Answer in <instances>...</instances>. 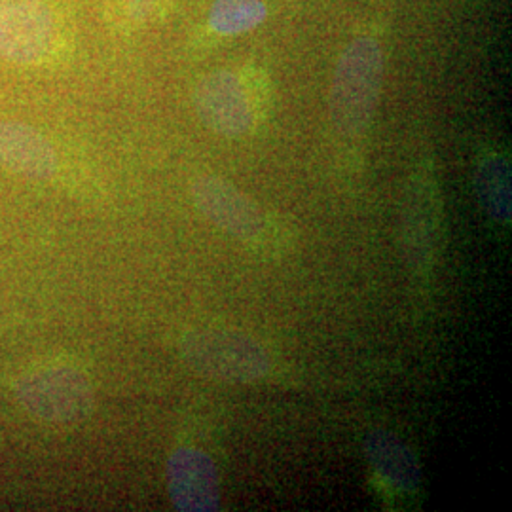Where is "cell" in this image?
Masks as SVG:
<instances>
[{"label":"cell","instance_id":"12","mask_svg":"<svg viewBox=\"0 0 512 512\" xmlns=\"http://www.w3.org/2000/svg\"><path fill=\"white\" fill-rule=\"evenodd\" d=\"M268 16L262 0H215L209 12V25L219 35H239L255 29Z\"/></svg>","mask_w":512,"mask_h":512},{"label":"cell","instance_id":"11","mask_svg":"<svg viewBox=\"0 0 512 512\" xmlns=\"http://www.w3.org/2000/svg\"><path fill=\"white\" fill-rule=\"evenodd\" d=\"M476 196L490 219L509 226L512 220L511 167L509 162L492 154L476 167Z\"/></svg>","mask_w":512,"mask_h":512},{"label":"cell","instance_id":"1","mask_svg":"<svg viewBox=\"0 0 512 512\" xmlns=\"http://www.w3.org/2000/svg\"><path fill=\"white\" fill-rule=\"evenodd\" d=\"M67 50V29L50 0H0V61L46 67Z\"/></svg>","mask_w":512,"mask_h":512},{"label":"cell","instance_id":"3","mask_svg":"<svg viewBox=\"0 0 512 512\" xmlns=\"http://www.w3.org/2000/svg\"><path fill=\"white\" fill-rule=\"evenodd\" d=\"M179 353L194 372L228 384H255L272 370L268 351L238 330H190L179 342Z\"/></svg>","mask_w":512,"mask_h":512},{"label":"cell","instance_id":"2","mask_svg":"<svg viewBox=\"0 0 512 512\" xmlns=\"http://www.w3.org/2000/svg\"><path fill=\"white\" fill-rule=\"evenodd\" d=\"M384 76V55L374 38H355L342 52L330 88V118L338 131H365L378 103Z\"/></svg>","mask_w":512,"mask_h":512},{"label":"cell","instance_id":"9","mask_svg":"<svg viewBox=\"0 0 512 512\" xmlns=\"http://www.w3.org/2000/svg\"><path fill=\"white\" fill-rule=\"evenodd\" d=\"M0 167L29 181H50L59 171V154L37 128L4 120L0 122Z\"/></svg>","mask_w":512,"mask_h":512},{"label":"cell","instance_id":"10","mask_svg":"<svg viewBox=\"0 0 512 512\" xmlns=\"http://www.w3.org/2000/svg\"><path fill=\"white\" fill-rule=\"evenodd\" d=\"M365 454L374 473L401 494H412L421 482L420 463L403 440L391 431L376 429L365 439Z\"/></svg>","mask_w":512,"mask_h":512},{"label":"cell","instance_id":"4","mask_svg":"<svg viewBox=\"0 0 512 512\" xmlns=\"http://www.w3.org/2000/svg\"><path fill=\"white\" fill-rule=\"evenodd\" d=\"M18 401L31 416L48 423H76L93 408V387L88 376L73 365L31 368L16 385Z\"/></svg>","mask_w":512,"mask_h":512},{"label":"cell","instance_id":"6","mask_svg":"<svg viewBox=\"0 0 512 512\" xmlns=\"http://www.w3.org/2000/svg\"><path fill=\"white\" fill-rule=\"evenodd\" d=\"M442 207L433 179L423 175L408 190L403 213V245L406 262L416 277L431 274L439 255Z\"/></svg>","mask_w":512,"mask_h":512},{"label":"cell","instance_id":"5","mask_svg":"<svg viewBox=\"0 0 512 512\" xmlns=\"http://www.w3.org/2000/svg\"><path fill=\"white\" fill-rule=\"evenodd\" d=\"M203 124L222 137H243L255 128L258 105L247 82L230 71L207 74L194 92Z\"/></svg>","mask_w":512,"mask_h":512},{"label":"cell","instance_id":"7","mask_svg":"<svg viewBox=\"0 0 512 512\" xmlns=\"http://www.w3.org/2000/svg\"><path fill=\"white\" fill-rule=\"evenodd\" d=\"M190 194L205 219L245 245L260 234L268 220L253 200L220 177H198L192 183Z\"/></svg>","mask_w":512,"mask_h":512},{"label":"cell","instance_id":"13","mask_svg":"<svg viewBox=\"0 0 512 512\" xmlns=\"http://www.w3.org/2000/svg\"><path fill=\"white\" fill-rule=\"evenodd\" d=\"M294 243L293 224L268 217L264 228L247 247L264 258H275L291 251Z\"/></svg>","mask_w":512,"mask_h":512},{"label":"cell","instance_id":"8","mask_svg":"<svg viewBox=\"0 0 512 512\" xmlns=\"http://www.w3.org/2000/svg\"><path fill=\"white\" fill-rule=\"evenodd\" d=\"M167 490L177 511L215 512L220 509L219 471L205 452L179 448L167 461Z\"/></svg>","mask_w":512,"mask_h":512}]
</instances>
